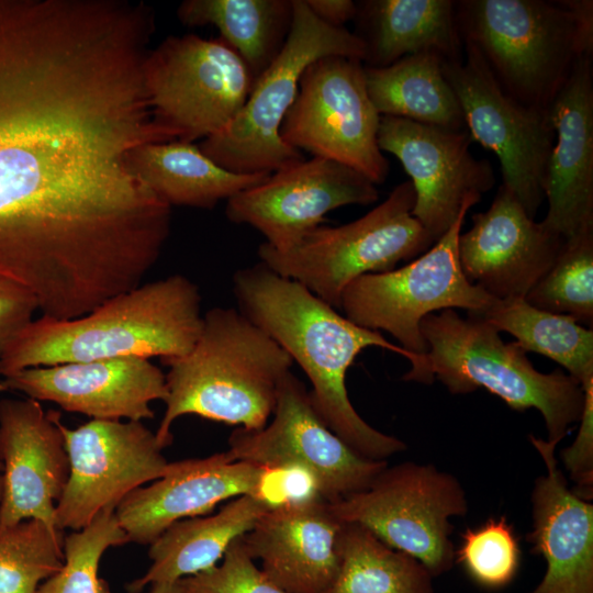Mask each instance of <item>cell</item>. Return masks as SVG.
Wrapping results in <instances>:
<instances>
[{
    "mask_svg": "<svg viewBox=\"0 0 593 593\" xmlns=\"http://www.w3.org/2000/svg\"><path fill=\"white\" fill-rule=\"evenodd\" d=\"M521 559L518 539L504 516L490 518L461 535L455 561L486 589H501L516 575Z\"/></svg>",
    "mask_w": 593,
    "mask_h": 593,
    "instance_id": "e575fe53",
    "label": "cell"
},
{
    "mask_svg": "<svg viewBox=\"0 0 593 593\" xmlns=\"http://www.w3.org/2000/svg\"><path fill=\"white\" fill-rule=\"evenodd\" d=\"M0 391L53 402L91 419L139 422L153 418L150 403L168 395L164 372L139 357L25 368L2 377Z\"/></svg>",
    "mask_w": 593,
    "mask_h": 593,
    "instance_id": "d6986e66",
    "label": "cell"
},
{
    "mask_svg": "<svg viewBox=\"0 0 593 593\" xmlns=\"http://www.w3.org/2000/svg\"><path fill=\"white\" fill-rule=\"evenodd\" d=\"M64 538L38 519L0 524V593H36L63 567Z\"/></svg>",
    "mask_w": 593,
    "mask_h": 593,
    "instance_id": "d6a6232c",
    "label": "cell"
},
{
    "mask_svg": "<svg viewBox=\"0 0 593 593\" xmlns=\"http://www.w3.org/2000/svg\"><path fill=\"white\" fill-rule=\"evenodd\" d=\"M465 45V58L443 63L472 141L500 161L502 184L535 217L545 198V179L555 131L548 111L525 105L494 78L480 54Z\"/></svg>",
    "mask_w": 593,
    "mask_h": 593,
    "instance_id": "4fadbf2b",
    "label": "cell"
},
{
    "mask_svg": "<svg viewBox=\"0 0 593 593\" xmlns=\"http://www.w3.org/2000/svg\"><path fill=\"white\" fill-rule=\"evenodd\" d=\"M548 115L555 143L547 165L541 222L569 239L593 230V70L592 56L574 61Z\"/></svg>",
    "mask_w": 593,
    "mask_h": 593,
    "instance_id": "44dd1931",
    "label": "cell"
},
{
    "mask_svg": "<svg viewBox=\"0 0 593 593\" xmlns=\"http://www.w3.org/2000/svg\"><path fill=\"white\" fill-rule=\"evenodd\" d=\"M269 508L264 501L246 494L232 499L214 515L174 523L150 544L152 564L144 575L127 585V592L141 593L147 585L210 570L230 545L249 532Z\"/></svg>",
    "mask_w": 593,
    "mask_h": 593,
    "instance_id": "484cf974",
    "label": "cell"
},
{
    "mask_svg": "<svg viewBox=\"0 0 593 593\" xmlns=\"http://www.w3.org/2000/svg\"><path fill=\"white\" fill-rule=\"evenodd\" d=\"M310 11L322 22L345 27V23L354 21L357 2L351 0H304Z\"/></svg>",
    "mask_w": 593,
    "mask_h": 593,
    "instance_id": "f35d334b",
    "label": "cell"
},
{
    "mask_svg": "<svg viewBox=\"0 0 593 593\" xmlns=\"http://www.w3.org/2000/svg\"><path fill=\"white\" fill-rule=\"evenodd\" d=\"M467 130L451 131L394 116H381L378 145L394 155L415 191L413 215L436 242L469 200H481L495 183L489 160L470 152Z\"/></svg>",
    "mask_w": 593,
    "mask_h": 593,
    "instance_id": "e0dca14e",
    "label": "cell"
},
{
    "mask_svg": "<svg viewBox=\"0 0 593 593\" xmlns=\"http://www.w3.org/2000/svg\"><path fill=\"white\" fill-rule=\"evenodd\" d=\"M2 494H3V477H2V471H0V501L2 499Z\"/></svg>",
    "mask_w": 593,
    "mask_h": 593,
    "instance_id": "60d3db41",
    "label": "cell"
},
{
    "mask_svg": "<svg viewBox=\"0 0 593 593\" xmlns=\"http://www.w3.org/2000/svg\"><path fill=\"white\" fill-rule=\"evenodd\" d=\"M444 60L432 53L405 56L382 68L365 67L369 97L381 116L401 118L451 131L466 130Z\"/></svg>",
    "mask_w": 593,
    "mask_h": 593,
    "instance_id": "83f0119b",
    "label": "cell"
},
{
    "mask_svg": "<svg viewBox=\"0 0 593 593\" xmlns=\"http://www.w3.org/2000/svg\"><path fill=\"white\" fill-rule=\"evenodd\" d=\"M36 310L37 302L26 289L0 277V359L10 344L33 321Z\"/></svg>",
    "mask_w": 593,
    "mask_h": 593,
    "instance_id": "74e56055",
    "label": "cell"
},
{
    "mask_svg": "<svg viewBox=\"0 0 593 593\" xmlns=\"http://www.w3.org/2000/svg\"><path fill=\"white\" fill-rule=\"evenodd\" d=\"M353 32L362 43L365 67L382 68L418 53L444 63L462 58V40L450 0H363Z\"/></svg>",
    "mask_w": 593,
    "mask_h": 593,
    "instance_id": "d4e9b609",
    "label": "cell"
},
{
    "mask_svg": "<svg viewBox=\"0 0 593 593\" xmlns=\"http://www.w3.org/2000/svg\"><path fill=\"white\" fill-rule=\"evenodd\" d=\"M419 328L428 371L451 394L484 388L512 410L536 409L542 415L547 440L557 445L579 423L585 398L580 383L558 369L536 370L526 351L516 342H503L482 316L468 313L462 317L446 309L426 315Z\"/></svg>",
    "mask_w": 593,
    "mask_h": 593,
    "instance_id": "8992f818",
    "label": "cell"
},
{
    "mask_svg": "<svg viewBox=\"0 0 593 593\" xmlns=\"http://www.w3.org/2000/svg\"><path fill=\"white\" fill-rule=\"evenodd\" d=\"M368 177L340 163L312 157L271 172L262 182L226 201L225 215L264 235L266 244L286 250L322 225L325 215L349 204L379 199Z\"/></svg>",
    "mask_w": 593,
    "mask_h": 593,
    "instance_id": "2e32d148",
    "label": "cell"
},
{
    "mask_svg": "<svg viewBox=\"0 0 593 593\" xmlns=\"http://www.w3.org/2000/svg\"><path fill=\"white\" fill-rule=\"evenodd\" d=\"M148 593H186L180 580L174 582H159L150 585Z\"/></svg>",
    "mask_w": 593,
    "mask_h": 593,
    "instance_id": "ab89813d",
    "label": "cell"
},
{
    "mask_svg": "<svg viewBox=\"0 0 593 593\" xmlns=\"http://www.w3.org/2000/svg\"><path fill=\"white\" fill-rule=\"evenodd\" d=\"M233 460L259 467H299L315 481L320 496L335 503L366 490L387 468L353 450L317 416L304 383L289 371L280 382L271 423L235 429L228 438Z\"/></svg>",
    "mask_w": 593,
    "mask_h": 593,
    "instance_id": "5bb4252c",
    "label": "cell"
},
{
    "mask_svg": "<svg viewBox=\"0 0 593 593\" xmlns=\"http://www.w3.org/2000/svg\"><path fill=\"white\" fill-rule=\"evenodd\" d=\"M478 203L469 200L455 223L433 246L405 266L379 273H367L344 290L339 309L355 324L391 334L414 358L405 381L432 384L421 333L422 320L446 309H462L481 315L493 298L465 277L458 257V240L468 210Z\"/></svg>",
    "mask_w": 593,
    "mask_h": 593,
    "instance_id": "52a82bcc",
    "label": "cell"
},
{
    "mask_svg": "<svg viewBox=\"0 0 593 593\" xmlns=\"http://www.w3.org/2000/svg\"><path fill=\"white\" fill-rule=\"evenodd\" d=\"M238 311L267 333L309 378L311 404L323 423L360 456L387 460L406 445L370 426L353 406L346 373L368 347L413 356L388 342L380 332L363 328L296 281L279 276L262 262L233 276Z\"/></svg>",
    "mask_w": 593,
    "mask_h": 593,
    "instance_id": "7a4b0ae2",
    "label": "cell"
},
{
    "mask_svg": "<svg viewBox=\"0 0 593 593\" xmlns=\"http://www.w3.org/2000/svg\"><path fill=\"white\" fill-rule=\"evenodd\" d=\"M264 471L227 451L169 462L161 478L130 493L115 515L128 542L150 545L178 521L205 515L225 500L255 496Z\"/></svg>",
    "mask_w": 593,
    "mask_h": 593,
    "instance_id": "7402d4cb",
    "label": "cell"
},
{
    "mask_svg": "<svg viewBox=\"0 0 593 593\" xmlns=\"http://www.w3.org/2000/svg\"><path fill=\"white\" fill-rule=\"evenodd\" d=\"M126 542L115 510L99 513L85 528L64 538L63 567L36 593H111L99 575L100 561L107 549Z\"/></svg>",
    "mask_w": 593,
    "mask_h": 593,
    "instance_id": "836d02e7",
    "label": "cell"
},
{
    "mask_svg": "<svg viewBox=\"0 0 593 593\" xmlns=\"http://www.w3.org/2000/svg\"><path fill=\"white\" fill-rule=\"evenodd\" d=\"M580 428L571 446L561 451L563 466L575 483L574 493L584 500L593 496V384L584 390Z\"/></svg>",
    "mask_w": 593,
    "mask_h": 593,
    "instance_id": "8d00e7d4",
    "label": "cell"
},
{
    "mask_svg": "<svg viewBox=\"0 0 593 593\" xmlns=\"http://www.w3.org/2000/svg\"><path fill=\"white\" fill-rule=\"evenodd\" d=\"M380 119L362 61L329 55L303 71L280 137L300 152L346 165L380 184L390 169L378 145Z\"/></svg>",
    "mask_w": 593,
    "mask_h": 593,
    "instance_id": "7c38bea8",
    "label": "cell"
},
{
    "mask_svg": "<svg viewBox=\"0 0 593 593\" xmlns=\"http://www.w3.org/2000/svg\"><path fill=\"white\" fill-rule=\"evenodd\" d=\"M563 239L535 222L516 197L500 186L491 205L460 233L458 257L469 282L495 300L525 298L551 267Z\"/></svg>",
    "mask_w": 593,
    "mask_h": 593,
    "instance_id": "ac0fdd59",
    "label": "cell"
},
{
    "mask_svg": "<svg viewBox=\"0 0 593 593\" xmlns=\"http://www.w3.org/2000/svg\"><path fill=\"white\" fill-rule=\"evenodd\" d=\"M242 537L230 545L221 564L180 579L184 592L287 593L270 581L261 569L257 568Z\"/></svg>",
    "mask_w": 593,
    "mask_h": 593,
    "instance_id": "d590c367",
    "label": "cell"
},
{
    "mask_svg": "<svg viewBox=\"0 0 593 593\" xmlns=\"http://www.w3.org/2000/svg\"><path fill=\"white\" fill-rule=\"evenodd\" d=\"M530 305L593 326V230L566 239L551 267L524 298Z\"/></svg>",
    "mask_w": 593,
    "mask_h": 593,
    "instance_id": "1f68e13d",
    "label": "cell"
},
{
    "mask_svg": "<svg viewBox=\"0 0 593 593\" xmlns=\"http://www.w3.org/2000/svg\"><path fill=\"white\" fill-rule=\"evenodd\" d=\"M415 191L403 181L388 198L356 221L320 225L286 250L265 242L257 254L265 266L299 282L334 309L346 287L360 276L389 271L413 260L435 243L413 215Z\"/></svg>",
    "mask_w": 593,
    "mask_h": 593,
    "instance_id": "9c48e42d",
    "label": "cell"
},
{
    "mask_svg": "<svg viewBox=\"0 0 593 593\" xmlns=\"http://www.w3.org/2000/svg\"><path fill=\"white\" fill-rule=\"evenodd\" d=\"M329 55L362 61L365 48L351 31L320 21L304 0H293L292 25L281 52L254 81L233 122L203 139L199 148L219 166L237 174H271L303 160L302 152L282 141L280 128L305 68Z\"/></svg>",
    "mask_w": 593,
    "mask_h": 593,
    "instance_id": "ba28073f",
    "label": "cell"
},
{
    "mask_svg": "<svg viewBox=\"0 0 593 593\" xmlns=\"http://www.w3.org/2000/svg\"><path fill=\"white\" fill-rule=\"evenodd\" d=\"M60 423L58 412H45L36 400L0 401L1 525L38 519L57 528L55 506L69 477Z\"/></svg>",
    "mask_w": 593,
    "mask_h": 593,
    "instance_id": "ffe728a7",
    "label": "cell"
},
{
    "mask_svg": "<svg viewBox=\"0 0 593 593\" xmlns=\"http://www.w3.org/2000/svg\"><path fill=\"white\" fill-rule=\"evenodd\" d=\"M187 26L213 25L246 64L254 81L281 52L293 20V0H186L177 9Z\"/></svg>",
    "mask_w": 593,
    "mask_h": 593,
    "instance_id": "f1b7e54d",
    "label": "cell"
},
{
    "mask_svg": "<svg viewBox=\"0 0 593 593\" xmlns=\"http://www.w3.org/2000/svg\"><path fill=\"white\" fill-rule=\"evenodd\" d=\"M0 377H1V374H0ZM0 471H2V463H1V461H0Z\"/></svg>",
    "mask_w": 593,
    "mask_h": 593,
    "instance_id": "b9f144b4",
    "label": "cell"
},
{
    "mask_svg": "<svg viewBox=\"0 0 593 593\" xmlns=\"http://www.w3.org/2000/svg\"><path fill=\"white\" fill-rule=\"evenodd\" d=\"M60 428L69 458V477L55 506L60 530L85 528L167 471L164 448L139 421L91 419L77 428L60 423Z\"/></svg>",
    "mask_w": 593,
    "mask_h": 593,
    "instance_id": "9a60e30c",
    "label": "cell"
},
{
    "mask_svg": "<svg viewBox=\"0 0 593 593\" xmlns=\"http://www.w3.org/2000/svg\"><path fill=\"white\" fill-rule=\"evenodd\" d=\"M337 553L338 570L324 593H435L432 574L417 559L360 524L343 522Z\"/></svg>",
    "mask_w": 593,
    "mask_h": 593,
    "instance_id": "4dcf8cb0",
    "label": "cell"
},
{
    "mask_svg": "<svg viewBox=\"0 0 593 593\" xmlns=\"http://www.w3.org/2000/svg\"><path fill=\"white\" fill-rule=\"evenodd\" d=\"M329 505L339 521L365 526L417 559L433 578L456 562L450 519L467 514L468 500L458 479L434 465L387 466L366 490Z\"/></svg>",
    "mask_w": 593,
    "mask_h": 593,
    "instance_id": "30bf717a",
    "label": "cell"
},
{
    "mask_svg": "<svg viewBox=\"0 0 593 593\" xmlns=\"http://www.w3.org/2000/svg\"><path fill=\"white\" fill-rule=\"evenodd\" d=\"M134 164L142 180L169 206L213 209L270 175L230 171L198 145L181 141L144 145L136 152Z\"/></svg>",
    "mask_w": 593,
    "mask_h": 593,
    "instance_id": "4316f807",
    "label": "cell"
},
{
    "mask_svg": "<svg viewBox=\"0 0 593 593\" xmlns=\"http://www.w3.org/2000/svg\"><path fill=\"white\" fill-rule=\"evenodd\" d=\"M199 288L182 275L142 283L67 321L42 315L10 344L1 377L31 367L139 357H182L202 327Z\"/></svg>",
    "mask_w": 593,
    "mask_h": 593,
    "instance_id": "3957f363",
    "label": "cell"
},
{
    "mask_svg": "<svg viewBox=\"0 0 593 593\" xmlns=\"http://www.w3.org/2000/svg\"><path fill=\"white\" fill-rule=\"evenodd\" d=\"M166 410L155 433L163 448L172 441L174 422L187 414L245 429H261L273 414L291 357L238 310L213 307L203 314L191 350L163 360Z\"/></svg>",
    "mask_w": 593,
    "mask_h": 593,
    "instance_id": "277c9868",
    "label": "cell"
},
{
    "mask_svg": "<svg viewBox=\"0 0 593 593\" xmlns=\"http://www.w3.org/2000/svg\"><path fill=\"white\" fill-rule=\"evenodd\" d=\"M462 44L521 103L548 111L574 61L593 52L591 0L456 2Z\"/></svg>",
    "mask_w": 593,
    "mask_h": 593,
    "instance_id": "5b68a950",
    "label": "cell"
},
{
    "mask_svg": "<svg viewBox=\"0 0 593 593\" xmlns=\"http://www.w3.org/2000/svg\"><path fill=\"white\" fill-rule=\"evenodd\" d=\"M343 522L321 497L269 508L242 538L267 578L287 593H324L338 570Z\"/></svg>",
    "mask_w": 593,
    "mask_h": 593,
    "instance_id": "603a6c76",
    "label": "cell"
},
{
    "mask_svg": "<svg viewBox=\"0 0 593 593\" xmlns=\"http://www.w3.org/2000/svg\"><path fill=\"white\" fill-rule=\"evenodd\" d=\"M155 13L131 0H0V277L67 321L137 286L171 208L136 171L174 141L143 66Z\"/></svg>",
    "mask_w": 593,
    "mask_h": 593,
    "instance_id": "6da1fadb",
    "label": "cell"
},
{
    "mask_svg": "<svg viewBox=\"0 0 593 593\" xmlns=\"http://www.w3.org/2000/svg\"><path fill=\"white\" fill-rule=\"evenodd\" d=\"M143 75L155 119L186 143L225 130L254 85L246 64L225 42L195 34L168 36L150 48Z\"/></svg>",
    "mask_w": 593,
    "mask_h": 593,
    "instance_id": "8fae6325",
    "label": "cell"
},
{
    "mask_svg": "<svg viewBox=\"0 0 593 593\" xmlns=\"http://www.w3.org/2000/svg\"><path fill=\"white\" fill-rule=\"evenodd\" d=\"M546 474L532 493L533 530L526 540L547 569L529 593H593V505L568 486L555 455L557 444L533 435Z\"/></svg>",
    "mask_w": 593,
    "mask_h": 593,
    "instance_id": "cb8c5ba5",
    "label": "cell"
},
{
    "mask_svg": "<svg viewBox=\"0 0 593 593\" xmlns=\"http://www.w3.org/2000/svg\"><path fill=\"white\" fill-rule=\"evenodd\" d=\"M479 315V314H478ZM480 316L511 334L527 353L555 360L586 389L593 384V331L569 315L537 309L524 298L493 300Z\"/></svg>",
    "mask_w": 593,
    "mask_h": 593,
    "instance_id": "f546056e",
    "label": "cell"
}]
</instances>
